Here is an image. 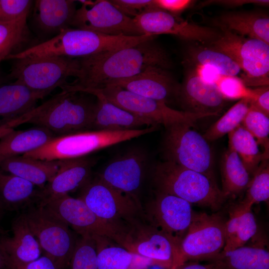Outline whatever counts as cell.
Returning <instances> with one entry per match:
<instances>
[{"label":"cell","instance_id":"cell-1","mask_svg":"<svg viewBox=\"0 0 269 269\" xmlns=\"http://www.w3.org/2000/svg\"><path fill=\"white\" fill-rule=\"evenodd\" d=\"M78 59V77L73 82L62 86V91L101 89L115 81L134 76L151 67L168 70L172 65L166 51L154 39Z\"/></svg>","mask_w":269,"mask_h":269},{"label":"cell","instance_id":"cell-2","mask_svg":"<svg viewBox=\"0 0 269 269\" xmlns=\"http://www.w3.org/2000/svg\"><path fill=\"white\" fill-rule=\"evenodd\" d=\"M155 36L109 35L87 30L69 28L57 35L7 57L15 60L27 57L65 56L82 58L137 45Z\"/></svg>","mask_w":269,"mask_h":269},{"label":"cell","instance_id":"cell-3","mask_svg":"<svg viewBox=\"0 0 269 269\" xmlns=\"http://www.w3.org/2000/svg\"><path fill=\"white\" fill-rule=\"evenodd\" d=\"M92 96L62 91L36 107L27 123L45 128L56 136L91 131L97 104Z\"/></svg>","mask_w":269,"mask_h":269},{"label":"cell","instance_id":"cell-4","mask_svg":"<svg viewBox=\"0 0 269 269\" xmlns=\"http://www.w3.org/2000/svg\"><path fill=\"white\" fill-rule=\"evenodd\" d=\"M152 178L156 191L176 196L191 205L217 210L227 198L215 179L170 161L155 165Z\"/></svg>","mask_w":269,"mask_h":269},{"label":"cell","instance_id":"cell-5","mask_svg":"<svg viewBox=\"0 0 269 269\" xmlns=\"http://www.w3.org/2000/svg\"><path fill=\"white\" fill-rule=\"evenodd\" d=\"M157 128V126H153L123 131L92 130L55 136L42 146L23 155L47 161L84 157L93 152L151 133Z\"/></svg>","mask_w":269,"mask_h":269},{"label":"cell","instance_id":"cell-6","mask_svg":"<svg viewBox=\"0 0 269 269\" xmlns=\"http://www.w3.org/2000/svg\"><path fill=\"white\" fill-rule=\"evenodd\" d=\"M13 60L7 74L9 79L46 96L67 84L69 77L76 78L80 70L78 58L65 56L27 57Z\"/></svg>","mask_w":269,"mask_h":269},{"label":"cell","instance_id":"cell-7","mask_svg":"<svg viewBox=\"0 0 269 269\" xmlns=\"http://www.w3.org/2000/svg\"><path fill=\"white\" fill-rule=\"evenodd\" d=\"M220 30L221 36L208 45L238 64L244 72L241 78L247 87L269 86V44L258 39Z\"/></svg>","mask_w":269,"mask_h":269},{"label":"cell","instance_id":"cell-8","mask_svg":"<svg viewBox=\"0 0 269 269\" xmlns=\"http://www.w3.org/2000/svg\"><path fill=\"white\" fill-rule=\"evenodd\" d=\"M226 222L218 214L194 212L171 269L187 262L215 260L225 246Z\"/></svg>","mask_w":269,"mask_h":269},{"label":"cell","instance_id":"cell-9","mask_svg":"<svg viewBox=\"0 0 269 269\" xmlns=\"http://www.w3.org/2000/svg\"><path fill=\"white\" fill-rule=\"evenodd\" d=\"M193 126L180 123L165 128L162 143L165 160L215 179L212 149L203 135L192 129Z\"/></svg>","mask_w":269,"mask_h":269},{"label":"cell","instance_id":"cell-10","mask_svg":"<svg viewBox=\"0 0 269 269\" xmlns=\"http://www.w3.org/2000/svg\"><path fill=\"white\" fill-rule=\"evenodd\" d=\"M23 214L42 254L65 269L77 240L69 226L44 207L37 205L28 208Z\"/></svg>","mask_w":269,"mask_h":269},{"label":"cell","instance_id":"cell-11","mask_svg":"<svg viewBox=\"0 0 269 269\" xmlns=\"http://www.w3.org/2000/svg\"><path fill=\"white\" fill-rule=\"evenodd\" d=\"M43 207L71 226L80 236L103 237L125 248L128 230L99 218L79 197L67 194L49 201Z\"/></svg>","mask_w":269,"mask_h":269},{"label":"cell","instance_id":"cell-12","mask_svg":"<svg viewBox=\"0 0 269 269\" xmlns=\"http://www.w3.org/2000/svg\"><path fill=\"white\" fill-rule=\"evenodd\" d=\"M79 198L99 218L128 230L139 219L140 207L136 198L112 188L97 177L81 188Z\"/></svg>","mask_w":269,"mask_h":269},{"label":"cell","instance_id":"cell-13","mask_svg":"<svg viewBox=\"0 0 269 269\" xmlns=\"http://www.w3.org/2000/svg\"><path fill=\"white\" fill-rule=\"evenodd\" d=\"M83 89L97 92L119 107L148 119L156 125H162L165 128L180 123L194 126L198 120L211 116L208 114L176 110L163 102L136 95L118 86L108 85L101 89Z\"/></svg>","mask_w":269,"mask_h":269},{"label":"cell","instance_id":"cell-14","mask_svg":"<svg viewBox=\"0 0 269 269\" xmlns=\"http://www.w3.org/2000/svg\"><path fill=\"white\" fill-rule=\"evenodd\" d=\"M134 19L144 34H171L203 44L215 41L222 33L219 28L189 22L156 6L146 9Z\"/></svg>","mask_w":269,"mask_h":269},{"label":"cell","instance_id":"cell-15","mask_svg":"<svg viewBox=\"0 0 269 269\" xmlns=\"http://www.w3.org/2000/svg\"><path fill=\"white\" fill-rule=\"evenodd\" d=\"M90 6L91 7L88 8L86 4L83 3L77 9L70 28L109 35H144L137 26L134 18L124 14L109 0H97Z\"/></svg>","mask_w":269,"mask_h":269},{"label":"cell","instance_id":"cell-16","mask_svg":"<svg viewBox=\"0 0 269 269\" xmlns=\"http://www.w3.org/2000/svg\"><path fill=\"white\" fill-rule=\"evenodd\" d=\"M148 166L146 152L131 148L109 161L97 177L112 188L136 198Z\"/></svg>","mask_w":269,"mask_h":269},{"label":"cell","instance_id":"cell-17","mask_svg":"<svg viewBox=\"0 0 269 269\" xmlns=\"http://www.w3.org/2000/svg\"><path fill=\"white\" fill-rule=\"evenodd\" d=\"M194 211L186 200L156 191L147 207L149 223L180 244L191 223Z\"/></svg>","mask_w":269,"mask_h":269},{"label":"cell","instance_id":"cell-18","mask_svg":"<svg viewBox=\"0 0 269 269\" xmlns=\"http://www.w3.org/2000/svg\"><path fill=\"white\" fill-rule=\"evenodd\" d=\"M179 245L174 239L138 219L130 226L125 249L171 269Z\"/></svg>","mask_w":269,"mask_h":269},{"label":"cell","instance_id":"cell-19","mask_svg":"<svg viewBox=\"0 0 269 269\" xmlns=\"http://www.w3.org/2000/svg\"><path fill=\"white\" fill-rule=\"evenodd\" d=\"M58 171L41 189L39 202L43 207L49 201L81 189L91 178L96 161L87 156L59 160Z\"/></svg>","mask_w":269,"mask_h":269},{"label":"cell","instance_id":"cell-20","mask_svg":"<svg viewBox=\"0 0 269 269\" xmlns=\"http://www.w3.org/2000/svg\"><path fill=\"white\" fill-rule=\"evenodd\" d=\"M180 85L177 99L184 111L218 116L226 100L217 86L204 81L194 68L188 69Z\"/></svg>","mask_w":269,"mask_h":269},{"label":"cell","instance_id":"cell-21","mask_svg":"<svg viewBox=\"0 0 269 269\" xmlns=\"http://www.w3.org/2000/svg\"><path fill=\"white\" fill-rule=\"evenodd\" d=\"M108 85L118 86L166 104L177 99L180 87L167 69L155 66L132 77L115 81Z\"/></svg>","mask_w":269,"mask_h":269},{"label":"cell","instance_id":"cell-22","mask_svg":"<svg viewBox=\"0 0 269 269\" xmlns=\"http://www.w3.org/2000/svg\"><path fill=\"white\" fill-rule=\"evenodd\" d=\"M75 91L86 93L96 98V108L91 131H123L157 126L148 119L119 107L97 92L90 89Z\"/></svg>","mask_w":269,"mask_h":269},{"label":"cell","instance_id":"cell-23","mask_svg":"<svg viewBox=\"0 0 269 269\" xmlns=\"http://www.w3.org/2000/svg\"><path fill=\"white\" fill-rule=\"evenodd\" d=\"M12 236L0 238V245L9 266L25 264L39 258L42 252L39 244L21 214L12 224Z\"/></svg>","mask_w":269,"mask_h":269},{"label":"cell","instance_id":"cell-24","mask_svg":"<svg viewBox=\"0 0 269 269\" xmlns=\"http://www.w3.org/2000/svg\"><path fill=\"white\" fill-rule=\"evenodd\" d=\"M75 1L73 0L34 1L33 19L35 27L41 33L53 35V37L70 28L77 10Z\"/></svg>","mask_w":269,"mask_h":269},{"label":"cell","instance_id":"cell-25","mask_svg":"<svg viewBox=\"0 0 269 269\" xmlns=\"http://www.w3.org/2000/svg\"><path fill=\"white\" fill-rule=\"evenodd\" d=\"M45 97L15 82L0 86V127L29 113Z\"/></svg>","mask_w":269,"mask_h":269},{"label":"cell","instance_id":"cell-26","mask_svg":"<svg viewBox=\"0 0 269 269\" xmlns=\"http://www.w3.org/2000/svg\"><path fill=\"white\" fill-rule=\"evenodd\" d=\"M215 24L239 35L258 39L269 44V17L256 11L224 12L216 18Z\"/></svg>","mask_w":269,"mask_h":269},{"label":"cell","instance_id":"cell-27","mask_svg":"<svg viewBox=\"0 0 269 269\" xmlns=\"http://www.w3.org/2000/svg\"><path fill=\"white\" fill-rule=\"evenodd\" d=\"M40 188L22 178L0 170V208L15 211L39 202Z\"/></svg>","mask_w":269,"mask_h":269},{"label":"cell","instance_id":"cell-28","mask_svg":"<svg viewBox=\"0 0 269 269\" xmlns=\"http://www.w3.org/2000/svg\"><path fill=\"white\" fill-rule=\"evenodd\" d=\"M59 162L20 155L2 161L0 170L22 178L41 189L56 174Z\"/></svg>","mask_w":269,"mask_h":269},{"label":"cell","instance_id":"cell-29","mask_svg":"<svg viewBox=\"0 0 269 269\" xmlns=\"http://www.w3.org/2000/svg\"><path fill=\"white\" fill-rule=\"evenodd\" d=\"M55 136L47 129L39 126L24 131L13 129L0 139V163L34 150Z\"/></svg>","mask_w":269,"mask_h":269},{"label":"cell","instance_id":"cell-30","mask_svg":"<svg viewBox=\"0 0 269 269\" xmlns=\"http://www.w3.org/2000/svg\"><path fill=\"white\" fill-rule=\"evenodd\" d=\"M257 225L252 208L240 203L230 213L225 224V244L222 252L244 246L255 235Z\"/></svg>","mask_w":269,"mask_h":269},{"label":"cell","instance_id":"cell-31","mask_svg":"<svg viewBox=\"0 0 269 269\" xmlns=\"http://www.w3.org/2000/svg\"><path fill=\"white\" fill-rule=\"evenodd\" d=\"M193 43L185 51L186 66L211 67L222 76H237L240 72L238 64L225 54L208 45Z\"/></svg>","mask_w":269,"mask_h":269},{"label":"cell","instance_id":"cell-32","mask_svg":"<svg viewBox=\"0 0 269 269\" xmlns=\"http://www.w3.org/2000/svg\"><path fill=\"white\" fill-rule=\"evenodd\" d=\"M223 193L226 197L235 196L246 189L250 175L236 152L228 148L221 160Z\"/></svg>","mask_w":269,"mask_h":269},{"label":"cell","instance_id":"cell-33","mask_svg":"<svg viewBox=\"0 0 269 269\" xmlns=\"http://www.w3.org/2000/svg\"><path fill=\"white\" fill-rule=\"evenodd\" d=\"M215 260L221 262L228 269H269V251L259 246H243L221 252Z\"/></svg>","mask_w":269,"mask_h":269},{"label":"cell","instance_id":"cell-34","mask_svg":"<svg viewBox=\"0 0 269 269\" xmlns=\"http://www.w3.org/2000/svg\"><path fill=\"white\" fill-rule=\"evenodd\" d=\"M228 134V148L237 153L252 176L263 160V154L256 139L242 125Z\"/></svg>","mask_w":269,"mask_h":269},{"label":"cell","instance_id":"cell-35","mask_svg":"<svg viewBox=\"0 0 269 269\" xmlns=\"http://www.w3.org/2000/svg\"><path fill=\"white\" fill-rule=\"evenodd\" d=\"M27 17L0 23V63L9 55L21 51L29 39Z\"/></svg>","mask_w":269,"mask_h":269},{"label":"cell","instance_id":"cell-36","mask_svg":"<svg viewBox=\"0 0 269 269\" xmlns=\"http://www.w3.org/2000/svg\"><path fill=\"white\" fill-rule=\"evenodd\" d=\"M95 241L98 269H128L133 258V253L112 242L100 237H92Z\"/></svg>","mask_w":269,"mask_h":269},{"label":"cell","instance_id":"cell-37","mask_svg":"<svg viewBox=\"0 0 269 269\" xmlns=\"http://www.w3.org/2000/svg\"><path fill=\"white\" fill-rule=\"evenodd\" d=\"M250 107L249 99L239 100L202 134L208 141L218 139L242 125Z\"/></svg>","mask_w":269,"mask_h":269},{"label":"cell","instance_id":"cell-38","mask_svg":"<svg viewBox=\"0 0 269 269\" xmlns=\"http://www.w3.org/2000/svg\"><path fill=\"white\" fill-rule=\"evenodd\" d=\"M244 199L240 203L252 207L257 203L268 202L269 199V159L263 160L247 187Z\"/></svg>","mask_w":269,"mask_h":269},{"label":"cell","instance_id":"cell-39","mask_svg":"<svg viewBox=\"0 0 269 269\" xmlns=\"http://www.w3.org/2000/svg\"><path fill=\"white\" fill-rule=\"evenodd\" d=\"M242 125L263 148V160L269 159V117L250 105Z\"/></svg>","mask_w":269,"mask_h":269},{"label":"cell","instance_id":"cell-40","mask_svg":"<svg viewBox=\"0 0 269 269\" xmlns=\"http://www.w3.org/2000/svg\"><path fill=\"white\" fill-rule=\"evenodd\" d=\"M68 266L69 269H98L96 244L91 236L81 235L77 239Z\"/></svg>","mask_w":269,"mask_h":269},{"label":"cell","instance_id":"cell-41","mask_svg":"<svg viewBox=\"0 0 269 269\" xmlns=\"http://www.w3.org/2000/svg\"><path fill=\"white\" fill-rule=\"evenodd\" d=\"M216 85L226 100H250L253 95V89L247 87L241 78L236 76H221Z\"/></svg>","mask_w":269,"mask_h":269},{"label":"cell","instance_id":"cell-42","mask_svg":"<svg viewBox=\"0 0 269 269\" xmlns=\"http://www.w3.org/2000/svg\"><path fill=\"white\" fill-rule=\"evenodd\" d=\"M33 1L0 0V23L27 17Z\"/></svg>","mask_w":269,"mask_h":269},{"label":"cell","instance_id":"cell-43","mask_svg":"<svg viewBox=\"0 0 269 269\" xmlns=\"http://www.w3.org/2000/svg\"><path fill=\"white\" fill-rule=\"evenodd\" d=\"M110 2L124 14L132 18L155 7L154 0H111Z\"/></svg>","mask_w":269,"mask_h":269},{"label":"cell","instance_id":"cell-44","mask_svg":"<svg viewBox=\"0 0 269 269\" xmlns=\"http://www.w3.org/2000/svg\"><path fill=\"white\" fill-rule=\"evenodd\" d=\"M195 2L191 0H154L156 7L176 15H179Z\"/></svg>","mask_w":269,"mask_h":269},{"label":"cell","instance_id":"cell-45","mask_svg":"<svg viewBox=\"0 0 269 269\" xmlns=\"http://www.w3.org/2000/svg\"><path fill=\"white\" fill-rule=\"evenodd\" d=\"M253 97L249 100L250 105L269 117V86L260 87L253 89Z\"/></svg>","mask_w":269,"mask_h":269},{"label":"cell","instance_id":"cell-46","mask_svg":"<svg viewBox=\"0 0 269 269\" xmlns=\"http://www.w3.org/2000/svg\"><path fill=\"white\" fill-rule=\"evenodd\" d=\"M8 269H62L49 257L43 255L37 259L30 263L9 266Z\"/></svg>","mask_w":269,"mask_h":269},{"label":"cell","instance_id":"cell-47","mask_svg":"<svg viewBox=\"0 0 269 269\" xmlns=\"http://www.w3.org/2000/svg\"><path fill=\"white\" fill-rule=\"evenodd\" d=\"M250 3L267 6L269 5V1L268 0H211L202 2L197 6L198 7H202L211 4H217L229 7H236Z\"/></svg>","mask_w":269,"mask_h":269},{"label":"cell","instance_id":"cell-48","mask_svg":"<svg viewBox=\"0 0 269 269\" xmlns=\"http://www.w3.org/2000/svg\"><path fill=\"white\" fill-rule=\"evenodd\" d=\"M176 269H228L221 262L215 260L206 264H201L194 262H187L180 266Z\"/></svg>","mask_w":269,"mask_h":269},{"label":"cell","instance_id":"cell-49","mask_svg":"<svg viewBox=\"0 0 269 269\" xmlns=\"http://www.w3.org/2000/svg\"><path fill=\"white\" fill-rule=\"evenodd\" d=\"M199 75L205 82L216 84L221 76L215 69L206 66H198L194 68Z\"/></svg>","mask_w":269,"mask_h":269},{"label":"cell","instance_id":"cell-50","mask_svg":"<svg viewBox=\"0 0 269 269\" xmlns=\"http://www.w3.org/2000/svg\"><path fill=\"white\" fill-rule=\"evenodd\" d=\"M24 118H21L16 121L9 123L7 124H6L4 126H2L0 127V139L6 134L7 133L9 132L14 129V128L19 125L24 124Z\"/></svg>","mask_w":269,"mask_h":269},{"label":"cell","instance_id":"cell-51","mask_svg":"<svg viewBox=\"0 0 269 269\" xmlns=\"http://www.w3.org/2000/svg\"><path fill=\"white\" fill-rule=\"evenodd\" d=\"M0 269H8V262L7 259L2 251L0 245Z\"/></svg>","mask_w":269,"mask_h":269},{"label":"cell","instance_id":"cell-52","mask_svg":"<svg viewBox=\"0 0 269 269\" xmlns=\"http://www.w3.org/2000/svg\"><path fill=\"white\" fill-rule=\"evenodd\" d=\"M10 80L8 78L7 75H5L2 73L0 69V86L8 83V81Z\"/></svg>","mask_w":269,"mask_h":269},{"label":"cell","instance_id":"cell-53","mask_svg":"<svg viewBox=\"0 0 269 269\" xmlns=\"http://www.w3.org/2000/svg\"><path fill=\"white\" fill-rule=\"evenodd\" d=\"M144 269H169L165 267L157 264H153L149 265Z\"/></svg>","mask_w":269,"mask_h":269}]
</instances>
